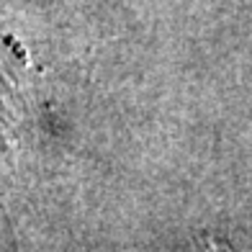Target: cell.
<instances>
[{"label":"cell","mask_w":252,"mask_h":252,"mask_svg":"<svg viewBox=\"0 0 252 252\" xmlns=\"http://www.w3.org/2000/svg\"><path fill=\"white\" fill-rule=\"evenodd\" d=\"M209 252H216V250H209Z\"/></svg>","instance_id":"1"}]
</instances>
